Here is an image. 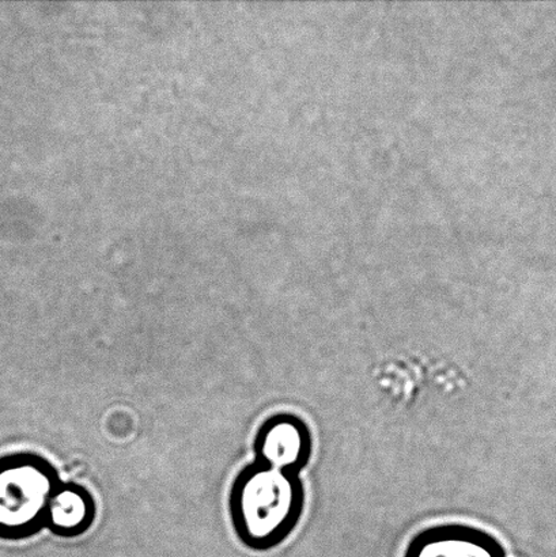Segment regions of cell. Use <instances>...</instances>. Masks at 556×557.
I'll use <instances>...</instances> for the list:
<instances>
[{
  "mask_svg": "<svg viewBox=\"0 0 556 557\" xmlns=\"http://www.w3.org/2000/svg\"><path fill=\"white\" fill-rule=\"evenodd\" d=\"M254 451L256 462L299 474L312 460V431L297 414H272L256 433Z\"/></svg>",
  "mask_w": 556,
  "mask_h": 557,
  "instance_id": "obj_3",
  "label": "cell"
},
{
  "mask_svg": "<svg viewBox=\"0 0 556 557\" xmlns=\"http://www.w3.org/2000/svg\"><path fill=\"white\" fill-rule=\"evenodd\" d=\"M96 500L89 490L75 483H60L54 490L47 512V531L54 536H84L95 525Z\"/></svg>",
  "mask_w": 556,
  "mask_h": 557,
  "instance_id": "obj_5",
  "label": "cell"
},
{
  "mask_svg": "<svg viewBox=\"0 0 556 557\" xmlns=\"http://www.w3.org/2000/svg\"><path fill=\"white\" fill-rule=\"evenodd\" d=\"M305 487L299 474L254 461L238 472L228 515L239 542L256 553L280 547L301 522Z\"/></svg>",
  "mask_w": 556,
  "mask_h": 557,
  "instance_id": "obj_1",
  "label": "cell"
},
{
  "mask_svg": "<svg viewBox=\"0 0 556 557\" xmlns=\"http://www.w3.org/2000/svg\"><path fill=\"white\" fill-rule=\"evenodd\" d=\"M405 557H506L497 539L482 529L444 523L424 529L408 543Z\"/></svg>",
  "mask_w": 556,
  "mask_h": 557,
  "instance_id": "obj_4",
  "label": "cell"
},
{
  "mask_svg": "<svg viewBox=\"0 0 556 557\" xmlns=\"http://www.w3.org/2000/svg\"><path fill=\"white\" fill-rule=\"evenodd\" d=\"M60 483L46 457L30 451L0 456V540L21 542L44 531Z\"/></svg>",
  "mask_w": 556,
  "mask_h": 557,
  "instance_id": "obj_2",
  "label": "cell"
}]
</instances>
